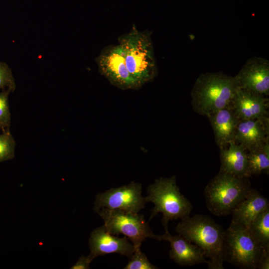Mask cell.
Wrapping results in <instances>:
<instances>
[{
    "instance_id": "4",
    "label": "cell",
    "mask_w": 269,
    "mask_h": 269,
    "mask_svg": "<svg viewBox=\"0 0 269 269\" xmlns=\"http://www.w3.org/2000/svg\"><path fill=\"white\" fill-rule=\"evenodd\" d=\"M148 195L144 197L146 203L154 205L149 220L158 213L163 217L162 223L165 231H168V224L172 220H181L190 217L192 209L191 203L182 195L176 184V176L160 178L147 188Z\"/></svg>"
},
{
    "instance_id": "12",
    "label": "cell",
    "mask_w": 269,
    "mask_h": 269,
    "mask_svg": "<svg viewBox=\"0 0 269 269\" xmlns=\"http://www.w3.org/2000/svg\"><path fill=\"white\" fill-rule=\"evenodd\" d=\"M232 107L241 120H259L269 123L267 97L239 88Z\"/></svg>"
},
{
    "instance_id": "25",
    "label": "cell",
    "mask_w": 269,
    "mask_h": 269,
    "mask_svg": "<svg viewBox=\"0 0 269 269\" xmlns=\"http://www.w3.org/2000/svg\"><path fill=\"white\" fill-rule=\"evenodd\" d=\"M90 263L88 261L87 257L81 256L77 262L71 267V269H90Z\"/></svg>"
},
{
    "instance_id": "5",
    "label": "cell",
    "mask_w": 269,
    "mask_h": 269,
    "mask_svg": "<svg viewBox=\"0 0 269 269\" xmlns=\"http://www.w3.org/2000/svg\"><path fill=\"white\" fill-rule=\"evenodd\" d=\"M249 178L219 171L204 190L209 211L217 216L231 214L252 188Z\"/></svg>"
},
{
    "instance_id": "7",
    "label": "cell",
    "mask_w": 269,
    "mask_h": 269,
    "mask_svg": "<svg viewBox=\"0 0 269 269\" xmlns=\"http://www.w3.org/2000/svg\"><path fill=\"white\" fill-rule=\"evenodd\" d=\"M97 212L102 218L104 226L111 234L126 237L135 248H139L147 238L159 239L152 232L143 215L118 209L102 208Z\"/></svg>"
},
{
    "instance_id": "17",
    "label": "cell",
    "mask_w": 269,
    "mask_h": 269,
    "mask_svg": "<svg viewBox=\"0 0 269 269\" xmlns=\"http://www.w3.org/2000/svg\"><path fill=\"white\" fill-rule=\"evenodd\" d=\"M248 151L242 145L232 141L220 149V171L243 177H246Z\"/></svg>"
},
{
    "instance_id": "16",
    "label": "cell",
    "mask_w": 269,
    "mask_h": 269,
    "mask_svg": "<svg viewBox=\"0 0 269 269\" xmlns=\"http://www.w3.org/2000/svg\"><path fill=\"white\" fill-rule=\"evenodd\" d=\"M269 207V200L251 188L232 211V222L248 228L255 218Z\"/></svg>"
},
{
    "instance_id": "18",
    "label": "cell",
    "mask_w": 269,
    "mask_h": 269,
    "mask_svg": "<svg viewBox=\"0 0 269 269\" xmlns=\"http://www.w3.org/2000/svg\"><path fill=\"white\" fill-rule=\"evenodd\" d=\"M248 167L246 176L259 175L269 170V141L262 146L248 151Z\"/></svg>"
},
{
    "instance_id": "9",
    "label": "cell",
    "mask_w": 269,
    "mask_h": 269,
    "mask_svg": "<svg viewBox=\"0 0 269 269\" xmlns=\"http://www.w3.org/2000/svg\"><path fill=\"white\" fill-rule=\"evenodd\" d=\"M96 61L100 72L113 85L122 89L138 87L128 71L120 44L104 48Z\"/></svg>"
},
{
    "instance_id": "2",
    "label": "cell",
    "mask_w": 269,
    "mask_h": 269,
    "mask_svg": "<svg viewBox=\"0 0 269 269\" xmlns=\"http://www.w3.org/2000/svg\"><path fill=\"white\" fill-rule=\"evenodd\" d=\"M239 86L235 76L221 72L200 75L191 90V104L195 112L207 116L219 110L232 107Z\"/></svg>"
},
{
    "instance_id": "15",
    "label": "cell",
    "mask_w": 269,
    "mask_h": 269,
    "mask_svg": "<svg viewBox=\"0 0 269 269\" xmlns=\"http://www.w3.org/2000/svg\"><path fill=\"white\" fill-rule=\"evenodd\" d=\"M269 123L259 120H241L236 129L234 142L248 151L269 141Z\"/></svg>"
},
{
    "instance_id": "20",
    "label": "cell",
    "mask_w": 269,
    "mask_h": 269,
    "mask_svg": "<svg viewBox=\"0 0 269 269\" xmlns=\"http://www.w3.org/2000/svg\"><path fill=\"white\" fill-rule=\"evenodd\" d=\"M16 142L9 130L0 134V163L14 157Z\"/></svg>"
},
{
    "instance_id": "14",
    "label": "cell",
    "mask_w": 269,
    "mask_h": 269,
    "mask_svg": "<svg viewBox=\"0 0 269 269\" xmlns=\"http://www.w3.org/2000/svg\"><path fill=\"white\" fill-rule=\"evenodd\" d=\"M220 149L234 141L235 135L240 119L232 107L225 108L207 116Z\"/></svg>"
},
{
    "instance_id": "1",
    "label": "cell",
    "mask_w": 269,
    "mask_h": 269,
    "mask_svg": "<svg viewBox=\"0 0 269 269\" xmlns=\"http://www.w3.org/2000/svg\"><path fill=\"white\" fill-rule=\"evenodd\" d=\"M175 231L204 251L208 269H224L225 230L212 218L199 214L190 216L181 220Z\"/></svg>"
},
{
    "instance_id": "23",
    "label": "cell",
    "mask_w": 269,
    "mask_h": 269,
    "mask_svg": "<svg viewBox=\"0 0 269 269\" xmlns=\"http://www.w3.org/2000/svg\"><path fill=\"white\" fill-rule=\"evenodd\" d=\"M16 88L15 80L9 66L0 62V89H9L13 92Z\"/></svg>"
},
{
    "instance_id": "21",
    "label": "cell",
    "mask_w": 269,
    "mask_h": 269,
    "mask_svg": "<svg viewBox=\"0 0 269 269\" xmlns=\"http://www.w3.org/2000/svg\"><path fill=\"white\" fill-rule=\"evenodd\" d=\"M9 89L0 92V129L3 131L9 130L11 123V114L8 104Z\"/></svg>"
},
{
    "instance_id": "24",
    "label": "cell",
    "mask_w": 269,
    "mask_h": 269,
    "mask_svg": "<svg viewBox=\"0 0 269 269\" xmlns=\"http://www.w3.org/2000/svg\"><path fill=\"white\" fill-rule=\"evenodd\" d=\"M258 269H269V249H265L260 258Z\"/></svg>"
},
{
    "instance_id": "13",
    "label": "cell",
    "mask_w": 269,
    "mask_h": 269,
    "mask_svg": "<svg viewBox=\"0 0 269 269\" xmlns=\"http://www.w3.org/2000/svg\"><path fill=\"white\" fill-rule=\"evenodd\" d=\"M170 243L169 257L175 263L182 266H192L199 264H208L204 251L196 245L178 235L172 236L168 231L159 235V241Z\"/></svg>"
},
{
    "instance_id": "11",
    "label": "cell",
    "mask_w": 269,
    "mask_h": 269,
    "mask_svg": "<svg viewBox=\"0 0 269 269\" xmlns=\"http://www.w3.org/2000/svg\"><path fill=\"white\" fill-rule=\"evenodd\" d=\"M235 77L240 88L266 97L269 95V62L267 59L250 58Z\"/></svg>"
},
{
    "instance_id": "22",
    "label": "cell",
    "mask_w": 269,
    "mask_h": 269,
    "mask_svg": "<svg viewBox=\"0 0 269 269\" xmlns=\"http://www.w3.org/2000/svg\"><path fill=\"white\" fill-rule=\"evenodd\" d=\"M130 260L124 269H157L158 268L151 264L146 256L140 251V247L135 250L129 258Z\"/></svg>"
},
{
    "instance_id": "10",
    "label": "cell",
    "mask_w": 269,
    "mask_h": 269,
    "mask_svg": "<svg viewBox=\"0 0 269 269\" xmlns=\"http://www.w3.org/2000/svg\"><path fill=\"white\" fill-rule=\"evenodd\" d=\"M89 244L90 253L87 258L90 263L98 256L112 253H118L130 258L135 250L134 245L126 237L119 238L111 234L104 225L92 232Z\"/></svg>"
},
{
    "instance_id": "6",
    "label": "cell",
    "mask_w": 269,
    "mask_h": 269,
    "mask_svg": "<svg viewBox=\"0 0 269 269\" xmlns=\"http://www.w3.org/2000/svg\"><path fill=\"white\" fill-rule=\"evenodd\" d=\"M265 249L250 234L247 228L231 221L225 230L224 260L242 269H257Z\"/></svg>"
},
{
    "instance_id": "8",
    "label": "cell",
    "mask_w": 269,
    "mask_h": 269,
    "mask_svg": "<svg viewBox=\"0 0 269 269\" xmlns=\"http://www.w3.org/2000/svg\"><path fill=\"white\" fill-rule=\"evenodd\" d=\"M140 183L132 182L128 185L113 188L96 197L94 210L105 208L138 213L146 203L141 194Z\"/></svg>"
},
{
    "instance_id": "3",
    "label": "cell",
    "mask_w": 269,
    "mask_h": 269,
    "mask_svg": "<svg viewBox=\"0 0 269 269\" xmlns=\"http://www.w3.org/2000/svg\"><path fill=\"white\" fill-rule=\"evenodd\" d=\"M127 67L138 87L153 79L157 72L150 34L135 26L119 39Z\"/></svg>"
},
{
    "instance_id": "19",
    "label": "cell",
    "mask_w": 269,
    "mask_h": 269,
    "mask_svg": "<svg viewBox=\"0 0 269 269\" xmlns=\"http://www.w3.org/2000/svg\"><path fill=\"white\" fill-rule=\"evenodd\" d=\"M247 229L260 246L269 249V207L259 214Z\"/></svg>"
}]
</instances>
